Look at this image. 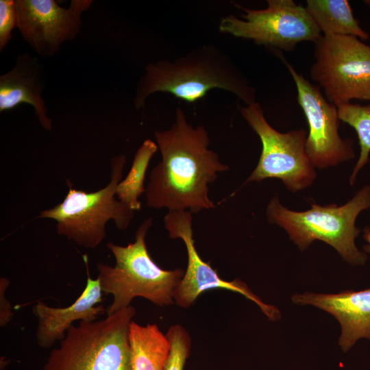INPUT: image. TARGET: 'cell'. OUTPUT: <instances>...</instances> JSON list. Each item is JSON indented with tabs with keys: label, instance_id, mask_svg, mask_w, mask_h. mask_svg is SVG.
Returning a JSON list of instances; mask_svg holds the SVG:
<instances>
[{
	"label": "cell",
	"instance_id": "obj_21",
	"mask_svg": "<svg viewBox=\"0 0 370 370\" xmlns=\"http://www.w3.org/2000/svg\"><path fill=\"white\" fill-rule=\"evenodd\" d=\"M18 27V11L15 0H0V51L12 39V31Z\"/></svg>",
	"mask_w": 370,
	"mask_h": 370
},
{
	"label": "cell",
	"instance_id": "obj_19",
	"mask_svg": "<svg viewBox=\"0 0 370 370\" xmlns=\"http://www.w3.org/2000/svg\"><path fill=\"white\" fill-rule=\"evenodd\" d=\"M339 119L353 127L358 134L360 153L349 182L354 184L358 172L369 161L370 153V106H360L351 103L338 105Z\"/></svg>",
	"mask_w": 370,
	"mask_h": 370
},
{
	"label": "cell",
	"instance_id": "obj_23",
	"mask_svg": "<svg viewBox=\"0 0 370 370\" xmlns=\"http://www.w3.org/2000/svg\"><path fill=\"white\" fill-rule=\"evenodd\" d=\"M364 238L367 243L364 246V250L370 254V228L369 227H366L364 230Z\"/></svg>",
	"mask_w": 370,
	"mask_h": 370
},
{
	"label": "cell",
	"instance_id": "obj_4",
	"mask_svg": "<svg viewBox=\"0 0 370 370\" xmlns=\"http://www.w3.org/2000/svg\"><path fill=\"white\" fill-rule=\"evenodd\" d=\"M369 207L370 186H366L343 206L312 204L309 210L303 212L288 210L275 196L267 206V215L271 223L286 231L301 251L319 240L334 248L347 262L361 265L367 256L355 245L360 232L355 221L358 214Z\"/></svg>",
	"mask_w": 370,
	"mask_h": 370
},
{
	"label": "cell",
	"instance_id": "obj_9",
	"mask_svg": "<svg viewBox=\"0 0 370 370\" xmlns=\"http://www.w3.org/2000/svg\"><path fill=\"white\" fill-rule=\"evenodd\" d=\"M267 7L243 10L242 19L230 14L221 19L219 30L258 45L292 51L303 41L314 42L322 35L306 8L293 0H268Z\"/></svg>",
	"mask_w": 370,
	"mask_h": 370
},
{
	"label": "cell",
	"instance_id": "obj_1",
	"mask_svg": "<svg viewBox=\"0 0 370 370\" xmlns=\"http://www.w3.org/2000/svg\"><path fill=\"white\" fill-rule=\"evenodd\" d=\"M154 136L161 161L149 175L145 190L147 206L192 214L214 208L208 197V184L217 179V173L228 170L229 166L209 149L206 128L193 127L178 107L171 127L156 131Z\"/></svg>",
	"mask_w": 370,
	"mask_h": 370
},
{
	"label": "cell",
	"instance_id": "obj_13",
	"mask_svg": "<svg viewBox=\"0 0 370 370\" xmlns=\"http://www.w3.org/2000/svg\"><path fill=\"white\" fill-rule=\"evenodd\" d=\"M83 258L88 275L86 284L81 295L71 305L55 308L38 301L32 308V313L38 320L36 339L40 347L50 348L57 341L64 339L74 321H96L99 316L106 312L102 305H98L103 301L99 280L91 278L86 255Z\"/></svg>",
	"mask_w": 370,
	"mask_h": 370
},
{
	"label": "cell",
	"instance_id": "obj_7",
	"mask_svg": "<svg viewBox=\"0 0 370 370\" xmlns=\"http://www.w3.org/2000/svg\"><path fill=\"white\" fill-rule=\"evenodd\" d=\"M310 78L336 106L370 101V46L348 35L321 36L314 42Z\"/></svg>",
	"mask_w": 370,
	"mask_h": 370
},
{
	"label": "cell",
	"instance_id": "obj_15",
	"mask_svg": "<svg viewBox=\"0 0 370 370\" xmlns=\"http://www.w3.org/2000/svg\"><path fill=\"white\" fill-rule=\"evenodd\" d=\"M45 88L44 67L38 58L27 52L19 53L14 66L0 76V112L27 103L44 129L51 130L52 120L42 97Z\"/></svg>",
	"mask_w": 370,
	"mask_h": 370
},
{
	"label": "cell",
	"instance_id": "obj_3",
	"mask_svg": "<svg viewBox=\"0 0 370 370\" xmlns=\"http://www.w3.org/2000/svg\"><path fill=\"white\" fill-rule=\"evenodd\" d=\"M151 225L152 218L145 220L136 232L134 242L127 246L107 243L114 256L115 265L99 263L97 266L103 293L113 297L112 303L106 310L107 315L129 306L137 297L158 306L173 302V291L184 272L180 268L164 270L152 260L145 243Z\"/></svg>",
	"mask_w": 370,
	"mask_h": 370
},
{
	"label": "cell",
	"instance_id": "obj_24",
	"mask_svg": "<svg viewBox=\"0 0 370 370\" xmlns=\"http://www.w3.org/2000/svg\"><path fill=\"white\" fill-rule=\"evenodd\" d=\"M369 106H370V104H369Z\"/></svg>",
	"mask_w": 370,
	"mask_h": 370
},
{
	"label": "cell",
	"instance_id": "obj_22",
	"mask_svg": "<svg viewBox=\"0 0 370 370\" xmlns=\"http://www.w3.org/2000/svg\"><path fill=\"white\" fill-rule=\"evenodd\" d=\"M10 284L5 278H0V325L5 327L12 320L14 313L10 301L6 299L5 293Z\"/></svg>",
	"mask_w": 370,
	"mask_h": 370
},
{
	"label": "cell",
	"instance_id": "obj_11",
	"mask_svg": "<svg viewBox=\"0 0 370 370\" xmlns=\"http://www.w3.org/2000/svg\"><path fill=\"white\" fill-rule=\"evenodd\" d=\"M297 90L298 103L309 126L306 151L314 167L325 169L354 157L351 139H343L338 133L337 107L323 96L319 86L312 85L293 69L282 56Z\"/></svg>",
	"mask_w": 370,
	"mask_h": 370
},
{
	"label": "cell",
	"instance_id": "obj_20",
	"mask_svg": "<svg viewBox=\"0 0 370 370\" xmlns=\"http://www.w3.org/2000/svg\"><path fill=\"white\" fill-rule=\"evenodd\" d=\"M166 336L171 343V351L164 370H184L191 347L189 334L180 325L169 328Z\"/></svg>",
	"mask_w": 370,
	"mask_h": 370
},
{
	"label": "cell",
	"instance_id": "obj_2",
	"mask_svg": "<svg viewBox=\"0 0 370 370\" xmlns=\"http://www.w3.org/2000/svg\"><path fill=\"white\" fill-rule=\"evenodd\" d=\"M214 88L232 92L247 105L256 102L255 88L228 55L216 45H204L174 60L148 64L137 83L133 103L141 109L156 92L193 103Z\"/></svg>",
	"mask_w": 370,
	"mask_h": 370
},
{
	"label": "cell",
	"instance_id": "obj_14",
	"mask_svg": "<svg viewBox=\"0 0 370 370\" xmlns=\"http://www.w3.org/2000/svg\"><path fill=\"white\" fill-rule=\"evenodd\" d=\"M291 299L295 304L312 305L334 317L341 327L338 344L344 352L361 338L370 340V288L335 294L306 292L293 295Z\"/></svg>",
	"mask_w": 370,
	"mask_h": 370
},
{
	"label": "cell",
	"instance_id": "obj_17",
	"mask_svg": "<svg viewBox=\"0 0 370 370\" xmlns=\"http://www.w3.org/2000/svg\"><path fill=\"white\" fill-rule=\"evenodd\" d=\"M306 10L323 36L348 35L366 40L369 34L354 17L347 0H307Z\"/></svg>",
	"mask_w": 370,
	"mask_h": 370
},
{
	"label": "cell",
	"instance_id": "obj_10",
	"mask_svg": "<svg viewBox=\"0 0 370 370\" xmlns=\"http://www.w3.org/2000/svg\"><path fill=\"white\" fill-rule=\"evenodd\" d=\"M164 223L169 237L182 239L187 251L186 270L173 293V300L178 306L187 308L204 292L223 288L240 293L254 302L269 319L277 321L280 319V310L275 306L263 302L245 282L239 279L232 281L223 280L210 263L201 258L195 246L191 212H169L164 218Z\"/></svg>",
	"mask_w": 370,
	"mask_h": 370
},
{
	"label": "cell",
	"instance_id": "obj_16",
	"mask_svg": "<svg viewBox=\"0 0 370 370\" xmlns=\"http://www.w3.org/2000/svg\"><path fill=\"white\" fill-rule=\"evenodd\" d=\"M132 370H164L171 343L156 324L132 321L129 329Z\"/></svg>",
	"mask_w": 370,
	"mask_h": 370
},
{
	"label": "cell",
	"instance_id": "obj_12",
	"mask_svg": "<svg viewBox=\"0 0 370 370\" xmlns=\"http://www.w3.org/2000/svg\"><path fill=\"white\" fill-rule=\"evenodd\" d=\"M18 29L22 38L41 58H51L62 45L75 39L82 27V14L92 3L73 0L63 8L54 0H15Z\"/></svg>",
	"mask_w": 370,
	"mask_h": 370
},
{
	"label": "cell",
	"instance_id": "obj_18",
	"mask_svg": "<svg viewBox=\"0 0 370 370\" xmlns=\"http://www.w3.org/2000/svg\"><path fill=\"white\" fill-rule=\"evenodd\" d=\"M158 149L157 144L153 140H144L134 155L130 171L116 186L117 199L134 212L141 209L138 198L145 193L144 182L146 171Z\"/></svg>",
	"mask_w": 370,
	"mask_h": 370
},
{
	"label": "cell",
	"instance_id": "obj_5",
	"mask_svg": "<svg viewBox=\"0 0 370 370\" xmlns=\"http://www.w3.org/2000/svg\"><path fill=\"white\" fill-rule=\"evenodd\" d=\"M135 313L130 305L103 319L72 325L42 370H132L129 329Z\"/></svg>",
	"mask_w": 370,
	"mask_h": 370
},
{
	"label": "cell",
	"instance_id": "obj_8",
	"mask_svg": "<svg viewBox=\"0 0 370 370\" xmlns=\"http://www.w3.org/2000/svg\"><path fill=\"white\" fill-rule=\"evenodd\" d=\"M248 125L259 136L262 151L258 163L245 182L267 178L281 180L292 192L310 186L316 173L306 151V132L304 129L282 133L267 121L257 102L240 107Z\"/></svg>",
	"mask_w": 370,
	"mask_h": 370
},
{
	"label": "cell",
	"instance_id": "obj_6",
	"mask_svg": "<svg viewBox=\"0 0 370 370\" xmlns=\"http://www.w3.org/2000/svg\"><path fill=\"white\" fill-rule=\"evenodd\" d=\"M125 163V154L113 157L109 183L95 192L77 190L66 180L69 190L63 201L41 211L38 217L55 220L58 235L88 249L97 247L103 241L109 220H113L119 230H126L134 211L115 197Z\"/></svg>",
	"mask_w": 370,
	"mask_h": 370
}]
</instances>
